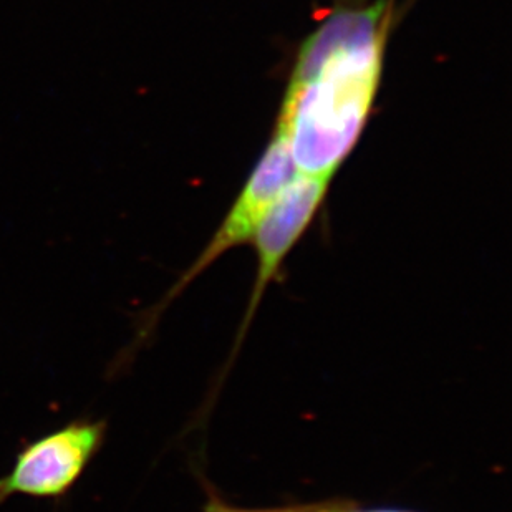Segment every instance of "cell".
Wrapping results in <instances>:
<instances>
[{"mask_svg":"<svg viewBox=\"0 0 512 512\" xmlns=\"http://www.w3.org/2000/svg\"><path fill=\"white\" fill-rule=\"evenodd\" d=\"M330 179L297 173L277 196L259 224L252 241L256 244L257 274L242 334L259 307L262 295L274 279L290 249L307 231L329 193Z\"/></svg>","mask_w":512,"mask_h":512,"instance_id":"cell-4","label":"cell"},{"mask_svg":"<svg viewBox=\"0 0 512 512\" xmlns=\"http://www.w3.org/2000/svg\"><path fill=\"white\" fill-rule=\"evenodd\" d=\"M239 512H406V511H390V509H382V511H330V509H324V511H307V509H261V511H252V509H239Z\"/></svg>","mask_w":512,"mask_h":512,"instance_id":"cell-5","label":"cell"},{"mask_svg":"<svg viewBox=\"0 0 512 512\" xmlns=\"http://www.w3.org/2000/svg\"><path fill=\"white\" fill-rule=\"evenodd\" d=\"M107 428V421L80 418L24 446L0 476V506L14 496L65 498L102 451Z\"/></svg>","mask_w":512,"mask_h":512,"instance_id":"cell-2","label":"cell"},{"mask_svg":"<svg viewBox=\"0 0 512 512\" xmlns=\"http://www.w3.org/2000/svg\"><path fill=\"white\" fill-rule=\"evenodd\" d=\"M209 512H232V509L229 506H223V504L213 503Z\"/></svg>","mask_w":512,"mask_h":512,"instance_id":"cell-6","label":"cell"},{"mask_svg":"<svg viewBox=\"0 0 512 512\" xmlns=\"http://www.w3.org/2000/svg\"><path fill=\"white\" fill-rule=\"evenodd\" d=\"M295 173L297 170L290 153L289 140L284 131L276 126L266 151L262 153L261 160L257 161L256 168L252 170L244 188L241 189V193L226 214L223 224L219 226L206 249L201 252V256L193 262V266L184 272L178 284L174 285L170 294L166 295L160 309L153 312L156 317L161 314V310L165 309L168 302L181 294V290L189 282H193L201 272L213 266L219 257L224 256L234 247L241 246L244 242L252 241L267 211ZM155 319L151 324H155Z\"/></svg>","mask_w":512,"mask_h":512,"instance_id":"cell-3","label":"cell"},{"mask_svg":"<svg viewBox=\"0 0 512 512\" xmlns=\"http://www.w3.org/2000/svg\"><path fill=\"white\" fill-rule=\"evenodd\" d=\"M392 17L387 0L342 7L300 47L276 121L299 173L332 181L355 150L382 85Z\"/></svg>","mask_w":512,"mask_h":512,"instance_id":"cell-1","label":"cell"}]
</instances>
